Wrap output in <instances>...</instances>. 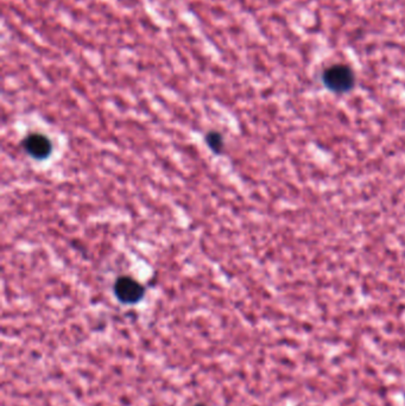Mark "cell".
Instances as JSON below:
<instances>
[{
  "mask_svg": "<svg viewBox=\"0 0 405 406\" xmlns=\"http://www.w3.org/2000/svg\"><path fill=\"white\" fill-rule=\"evenodd\" d=\"M324 87L336 94L351 92L355 86V74L351 67L346 65H333L322 73Z\"/></svg>",
  "mask_w": 405,
  "mask_h": 406,
  "instance_id": "cell-1",
  "label": "cell"
},
{
  "mask_svg": "<svg viewBox=\"0 0 405 406\" xmlns=\"http://www.w3.org/2000/svg\"><path fill=\"white\" fill-rule=\"evenodd\" d=\"M114 295L118 301L124 304H136L141 302L145 295V287L136 279L129 276L119 277L114 284Z\"/></svg>",
  "mask_w": 405,
  "mask_h": 406,
  "instance_id": "cell-2",
  "label": "cell"
},
{
  "mask_svg": "<svg viewBox=\"0 0 405 406\" xmlns=\"http://www.w3.org/2000/svg\"><path fill=\"white\" fill-rule=\"evenodd\" d=\"M24 150L27 155L35 159H46L53 151V143L47 135L32 133L23 142Z\"/></svg>",
  "mask_w": 405,
  "mask_h": 406,
  "instance_id": "cell-3",
  "label": "cell"
},
{
  "mask_svg": "<svg viewBox=\"0 0 405 406\" xmlns=\"http://www.w3.org/2000/svg\"><path fill=\"white\" fill-rule=\"evenodd\" d=\"M206 143L208 147L211 149L212 151L217 154V155H221L225 149V140L222 137L221 133L218 131L208 132L206 135Z\"/></svg>",
  "mask_w": 405,
  "mask_h": 406,
  "instance_id": "cell-4",
  "label": "cell"
},
{
  "mask_svg": "<svg viewBox=\"0 0 405 406\" xmlns=\"http://www.w3.org/2000/svg\"><path fill=\"white\" fill-rule=\"evenodd\" d=\"M196 406H206V405H202V404H198V405Z\"/></svg>",
  "mask_w": 405,
  "mask_h": 406,
  "instance_id": "cell-5",
  "label": "cell"
}]
</instances>
